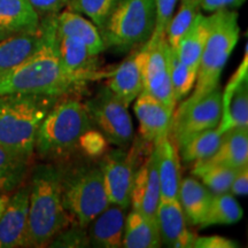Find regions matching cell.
<instances>
[{"instance_id": "obj_43", "label": "cell", "mask_w": 248, "mask_h": 248, "mask_svg": "<svg viewBox=\"0 0 248 248\" xmlns=\"http://www.w3.org/2000/svg\"><path fill=\"white\" fill-rule=\"evenodd\" d=\"M8 35H9V33L5 32V31H2V30H0V40H1L2 38H5V37H7Z\"/></svg>"}, {"instance_id": "obj_39", "label": "cell", "mask_w": 248, "mask_h": 248, "mask_svg": "<svg viewBox=\"0 0 248 248\" xmlns=\"http://www.w3.org/2000/svg\"><path fill=\"white\" fill-rule=\"evenodd\" d=\"M33 9L37 12V14L44 15H53L58 14L64 6L68 5L69 0H28Z\"/></svg>"}, {"instance_id": "obj_8", "label": "cell", "mask_w": 248, "mask_h": 248, "mask_svg": "<svg viewBox=\"0 0 248 248\" xmlns=\"http://www.w3.org/2000/svg\"><path fill=\"white\" fill-rule=\"evenodd\" d=\"M92 126L117 148L128 150L133 141V124L128 107L106 85L84 102Z\"/></svg>"}, {"instance_id": "obj_9", "label": "cell", "mask_w": 248, "mask_h": 248, "mask_svg": "<svg viewBox=\"0 0 248 248\" xmlns=\"http://www.w3.org/2000/svg\"><path fill=\"white\" fill-rule=\"evenodd\" d=\"M222 91L216 88L197 100H182L175 109L169 136L179 148L193 136L216 128L221 120Z\"/></svg>"}, {"instance_id": "obj_15", "label": "cell", "mask_w": 248, "mask_h": 248, "mask_svg": "<svg viewBox=\"0 0 248 248\" xmlns=\"http://www.w3.org/2000/svg\"><path fill=\"white\" fill-rule=\"evenodd\" d=\"M160 201L161 188L159 175H157L156 155L154 147H152V150L147 153V156L141 161L136 170L130 204L132 206V209L155 219Z\"/></svg>"}, {"instance_id": "obj_24", "label": "cell", "mask_w": 248, "mask_h": 248, "mask_svg": "<svg viewBox=\"0 0 248 248\" xmlns=\"http://www.w3.org/2000/svg\"><path fill=\"white\" fill-rule=\"evenodd\" d=\"M40 17L28 0H0V30L9 33L38 30Z\"/></svg>"}, {"instance_id": "obj_1", "label": "cell", "mask_w": 248, "mask_h": 248, "mask_svg": "<svg viewBox=\"0 0 248 248\" xmlns=\"http://www.w3.org/2000/svg\"><path fill=\"white\" fill-rule=\"evenodd\" d=\"M44 40L36 53L11 69L0 71V95L8 93H35L64 97L79 94L90 83L107 78L111 70L74 74L61 67L58 58L57 14L42 22Z\"/></svg>"}, {"instance_id": "obj_31", "label": "cell", "mask_w": 248, "mask_h": 248, "mask_svg": "<svg viewBox=\"0 0 248 248\" xmlns=\"http://www.w3.org/2000/svg\"><path fill=\"white\" fill-rule=\"evenodd\" d=\"M237 170L224 164L200 162L193 164L191 172L212 193L219 194L230 191L232 179Z\"/></svg>"}, {"instance_id": "obj_37", "label": "cell", "mask_w": 248, "mask_h": 248, "mask_svg": "<svg viewBox=\"0 0 248 248\" xmlns=\"http://www.w3.org/2000/svg\"><path fill=\"white\" fill-rule=\"evenodd\" d=\"M155 2V28L151 38H160L166 36V28L172 17L178 0H154Z\"/></svg>"}, {"instance_id": "obj_17", "label": "cell", "mask_w": 248, "mask_h": 248, "mask_svg": "<svg viewBox=\"0 0 248 248\" xmlns=\"http://www.w3.org/2000/svg\"><path fill=\"white\" fill-rule=\"evenodd\" d=\"M155 219L159 229L161 245L170 248L193 247L197 235L187 229V221L178 199H161Z\"/></svg>"}, {"instance_id": "obj_35", "label": "cell", "mask_w": 248, "mask_h": 248, "mask_svg": "<svg viewBox=\"0 0 248 248\" xmlns=\"http://www.w3.org/2000/svg\"><path fill=\"white\" fill-rule=\"evenodd\" d=\"M108 145H109V142H108L106 137L99 130L93 129L92 126L80 136L77 148L89 159L94 160L106 154Z\"/></svg>"}, {"instance_id": "obj_27", "label": "cell", "mask_w": 248, "mask_h": 248, "mask_svg": "<svg viewBox=\"0 0 248 248\" xmlns=\"http://www.w3.org/2000/svg\"><path fill=\"white\" fill-rule=\"evenodd\" d=\"M209 30L210 17L199 12L176 48L179 60L192 69L198 70L199 68L201 54L208 38Z\"/></svg>"}, {"instance_id": "obj_19", "label": "cell", "mask_w": 248, "mask_h": 248, "mask_svg": "<svg viewBox=\"0 0 248 248\" xmlns=\"http://www.w3.org/2000/svg\"><path fill=\"white\" fill-rule=\"evenodd\" d=\"M125 217V208L110 203L88 226L90 246L99 248L122 247Z\"/></svg>"}, {"instance_id": "obj_18", "label": "cell", "mask_w": 248, "mask_h": 248, "mask_svg": "<svg viewBox=\"0 0 248 248\" xmlns=\"http://www.w3.org/2000/svg\"><path fill=\"white\" fill-rule=\"evenodd\" d=\"M156 155L157 175L160 179L161 199H178L179 186H181V161L178 148L172 139L164 137L153 142Z\"/></svg>"}, {"instance_id": "obj_41", "label": "cell", "mask_w": 248, "mask_h": 248, "mask_svg": "<svg viewBox=\"0 0 248 248\" xmlns=\"http://www.w3.org/2000/svg\"><path fill=\"white\" fill-rule=\"evenodd\" d=\"M245 0H200V8L208 13L221 11V9H230L239 7Z\"/></svg>"}, {"instance_id": "obj_44", "label": "cell", "mask_w": 248, "mask_h": 248, "mask_svg": "<svg viewBox=\"0 0 248 248\" xmlns=\"http://www.w3.org/2000/svg\"><path fill=\"white\" fill-rule=\"evenodd\" d=\"M182 1H185V0H182Z\"/></svg>"}, {"instance_id": "obj_29", "label": "cell", "mask_w": 248, "mask_h": 248, "mask_svg": "<svg viewBox=\"0 0 248 248\" xmlns=\"http://www.w3.org/2000/svg\"><path fill=\"white\" fill-rule=\"evenodd\" d=\"M30 160L0 146V194H9L23 184L29 173Z\"/></svg>"}, {"instance_id": "obj_30", "label": "cell", "mask_w": 248, "mask_h": 248, "mask_svg": "<svg viewBox=\"0 0 248 248\" xmlns=\"http://www.w3.org/2000/svg\"><path fill=\"white\" fill-rule=\"evenodd\" d=\"M222 135L216 128L208 129L193 136L178 148L184 163H200L208 160L217 151L221 142Z\"/></svg>"}, {"instance_id": "obj_38", "label": "cell", "mask_w": 248, "mask_h": 248, "mask_svg": "<svg viewBox=\"0 0 248 248\" xmlns=\"http://www.w3.org/2000/svg\"><path fill=\"white\" fill-rule=\"evenodd\" d=\"M193 247L195 248H235L238 245L235 241L222 235H204L195 237Z\"/></svg>"}, {"instance_id": "obj_34", "label": "cell", "mask_w": 248, "mask_h": 248, "mask_svg": "<svg viewBox=\"0 0 248 248\" xmlns=\"http://www.w3.org/2000/svg\"><path fill=\"white\" fill-rule=\"evenodd\" d=\"M120 1L121 0H69L67 6L70 11L88 16L101 32L111 12Z\"/></svg>"}, {"instance_id": "obj_2", "label": "cell", "mask_w": 248, "mask_h": 248, "mask_svg": "<svg viewBox=\"0 0 248 248\" xmlns=\"http://www.w3.org/2000/svg\"><path fill=\"white\" fill-rule=\"evenodd\" d=\"M61 167L37 164L29 183V213L26 247H46L71 225L61 200Z\"/></svg>"}, {"instance_id": "obj_13", "label": "cell", "mask_w": 248, "mask_h": 248, "mask_svg": "<svg viewBox=\"0 0 248 248\" xmlns=\"http://www.w3.org/2000/svg\"><path fill=\"white\" fill-rule=\"evenodd\" d=\"M147 55V42L135 48L115 70L107 77L106 86L129 107L144 90V67Z\"/></svg>"}, {"instance_id": "obj_6", "label": "cell", "mask_w": 248, "mask_h": 248, "mask_svg": "<svg viewBox=\"0 0 248 248\" xmlns=\"http://www.w3.org/2000/svg\"><path fill=\"white\" fill-rule=\"evenodd\" d=\"M210 30L201 54L197 80L188 97L193 101L219 86L222 71L240 36L238 13L231 9H221L209 15Z\"/></svg>"}, {"instance_id": "obj_14", "label": "cell", "mask_w": 248, "mask_h": 248, "mask_svg": "<svg viewBox=\"0 0 248 248\" xmlns=\"http://www.w3.org/2000/svg\"><path fill=\"white\" fill-rule=\"evenodd\" d=\"M29 213V184L9 195L0 216V248L26 247Z\"/></svg>"}, {"instance_id": "obj_3", "label": "cell", "mask_w": 248, "mask_h": 248, "mask_svg": "<svg viewBox=\"0 0 248 248\" xmlns=\"http://www.w3.org/2000/svg\"><path fill=\"white\" fill-rule=\"evenodd\" d=\"M60 98L35 93L0 95V146L31 160L40 123Z\"/></svg>"}, {"instance_id": "obj_10", "label": "cell", "mask_w": 248, "mask_h": 248, "mask_svg": "<svg viewBox=\"0 0 248 248\" xmlns=\"http://www.w3.org/2000/svg\"><path fill=\"white\" fill-rule=\"evenodd\" d=\"M98 164L101 169L105 191L109 202L128 209L133 177L140 164L138 148L132 146L129 152L122 148L106 152Z\"/></svg>"}, {"instance_id": "obj_42", "label": "cell", "mask_w": 248, "mask_h": 248, "mask_svg": "<svg viewBox=\"0 0 248 248\" xmlns=\"http://www.w3.org/2000/svg\"><path fill=\"white\" fill-rule=\"evenodd\" d=\"M9 198V194H0V216H1L2 212H4L6 203H7Z\"/></svg>"}, {"instance_id": "obj_36", "label": "cell", "mask_w": 248, "mask_h": 248, "mask_svg": "<svg viewBox=\"0 0 248 248\" xmlns=\"http://www.w3.org/2000/svg\"><path fill=\"white\" fill-rule=\"evenodd\" d=\"M51 247H86L90 246L86 228L78 225H69L62 230L49 243Z\"/></svg>"}, {"instance_id": "obj_4", "label": "cell", "mask_w": 248, "mask_h": 248, "mask_svg": "<svg viewBox=\"0 0 248 248\" xmlns=\"http://www.w3.org/2000/svg\"><path fill=\"white\" fill-rule=\"evenodd\" d=\"M92 128L84 104L64 95L55 102L40 123L35 140V153L40 159L59 160L77 150L80 136Z\"/></svg>"}, {"instance_id": "obj_11", "label": "cell", "mask_w": 248, "mask_h": 248, "mask_svg": "<svg viewBox=\"0 0 248 248\" xmlns=\"http://www.w3.org/2000/svg\"><path fill=\"white\" fill-rule=\"evenodd\" d=\"M170 46L166 36L150 38L147 42V55L144 67V90L152 97L162 102L170 110L175 111L176 102L173 97L169 68Z\"/></svg>"}, {"instance_id": "obj_25", "label": "cell", "mask_w": 248, "mask_h": 248, "mask_svg": "<svg viewBox=\"0 0 248 248\" xmlns=\"http://www.w3.org/2000/svg\"><path fill=\"white\" fill-rule=\"evenodd\" d=\"M160 246L161 238L156 221L132 209L125 217L122 247L157 248Z\"/></svg>"}, {"instance_id": "obj_32", "label": "cell", "mask_w": 248, "mask_h": 248, "mask_svg": "<svg viewBox=\"0 0 248 248\" xmlns=\"http://www.w3.org/2000/svg\"><path fill=\"white\" fill-rule=\"evenodd\" d=\"M170 80H171L173 97L176 102L184 100L190 95L197 80L198 70L186 66L184 62L179 60L176 49L170 47L169 54Z\"/></svg>"}, {"instance_id": "obj_7", "label": "cell", "mask_w": 248, "mask_h": 248, "mask_svg": "<svg viewBox=\"0 0 248 248\" xmlns=\"http://www.w3.org/2000/svg\"><path fill=\"white\" fill-rule=\"evenodd\" d=\"M155 17L154 0H121L100 32L105 46L128 52L144 45L153 35Z\"/></svg>"}, {"instance_id": "obj_5", "label": "cell", "mask_w": 248, "mask_h": 248, "mask_svg": "<svg viewBox=\"0 0 248 248\" xmlns=\"http://www.w3.org/2000/svg\"><path fill=\"white\" fill-rule=\"evenodd\" d=\"M61 200L71 224L86 228L109 206L98 163L80 162L61 168Z\"/></svg>"}, {"instance_id": "obj_40", "label": "cell", "mask_w": 248, "mask_h": 248, "mask_svg": "<svg viewBox=\"0 0 248 248\" xmlns=\"http://www.w3.org/2000/svg\"><path fill=\"white\" fill-rule=\"evenodd\" d=\"M229 192L237 197H246L248 193V166L237 170Z\"/></svg>"}, {"instance_id": "obj_22", "label": "cell", "mask_w": 248, "mask_h": 248, "mask_svg": "<svg viewBox=\"0 0 248 248\" xmlns=\"http://www.w3.org/2000/svg\"><path fill=\"white\" fill-rule=\"evenodd\" d=\"M58 58L61 67L74 74H91L100 71L99 55L92 54L89 48L68 36L58 35Z\"/></svg>"}, {"instance_id": "obj_20", "label": "cell", "mask_w": 248, "mask_h": 248, "mask_svg": "<svg viewBox=\"0 0 248 248\" xmlns=\"http://www.w3.org/2000/svg\"><path fill=\"white\" fill-rule=\"evenodd\" d=\"M44 40V28L40 22L38 30L8 35L0 40V71L22 63L38 51Z\"/></svg>"}, {"instance_id": "obj_26", "label": "cell", "mask_w": 248, "mask_h": 248, "mask_svg": "<svg viewBox=\"0 0 248 248\" xmlns=\"http://www.w3.org/2000/svg\"><path fill=\"white\" fill-rule=\"evenodd\" d=\"M213 193L195 177H186L181 182L178 200L186 221L200 225L209 208Z\"/></svg>"}, {"instance_id": "obj_21", "label": "cell", "mask_w": 248, "mask_h": 248, "mask_svg": "<svg viewBox=\"0 0 248 248\" xmlns=\"http://www.w3.org/2000/svg\"><path fill=\"white\" fill-rule=\"evenodd\" d=\"M58 35L68 36L83 43L92 54L99 55L106 49L100 31L88 18L76 12L63 11L57 15Z\"/></svg>"}, {"instance_id": "obj_12", "label": "cell", "mask_w": 248, "mask_h": 248, "mask_svg": "<svg viewBox=\"0 0 248 248\" xmlns=\"http://www.w3.org/2000/svg\"><path fill=\"white\" fill-rule=\"evenodd\" d=\"M238 126H248V52L222 92L221 120L216 130L221 135Z\"/></svg>"}, {"instance_id": "obj_28", "label": "cell", "mask_w": 248, "mask_h": 248, "mask_svg": "<svg viewBox=\"0 0 248 248\" xmlns=\"http://www.w3.org/2000/svg\"><path fill=\"white\" fill-rule=\"evenodd\" d=\"M243 209L233 194L225 193L213 194L209 208L206 216L200 223L201 228L213 225H230L238 223L243 218Z\"/></svg>"}, {"instance_id": "obj_23", "label": "cell", "mask_w": 248, "mask_h": 248, "mask_svg": "<svg viewBox=\"0 0 248 248\" xmlns=\"http://www.w3.org/2000/svg\"><path fill=\"white\" fill-rule=\"evenodd\" d=\"M203 162L224 164L233 169L248 166V126H238L223 133L217 151Z\"/></svg>"}, {"instance_id": "obj_33", "label": "cell", "mask_w": 248, "mask_h": 248, "mask_svg": "<svg viewBox=\"0 0 248 248\" xmlns=\"http://www.w3.org/2000/svg\"><path fill=\"white\" fill-rule=\"evenodd\" d=\"M199 7L200 0H185L182 1L181 8L177 13L170 18L166 28V39L172 49L177 48L183 36L185 35L197 14L199 13Z\"/></svg>"}, {"instance_id": "obj_16", "label": "cell", "mask_w": 248, "mask_h": 248, "mask_svg": "<svg viewBox=\"0 0 248 248\" xmlns=\"http://www.w3.org/2000/svg\"><path fill=\"white\" fill-rule=\"evenodd\" d=\"M133 109L139 122V133L147 144L168 137L173 111L166 105L141 91L135 99Z\"/></svg>"}]
</instances>
